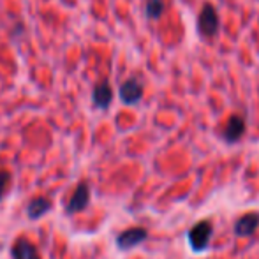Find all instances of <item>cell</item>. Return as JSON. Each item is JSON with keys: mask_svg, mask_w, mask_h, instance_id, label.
I'll return each instance as SVG.
<instances>
[{"mask_svg": "<svg viewBox=\"0 0 259 259\" xmlns=\"http://www.w3.org/2000/svg\"><path fill=\"white\" fill-rule=\"evenodd\" d=\"M90 203V185L89 182H79L76 185L74 192L71 194V198L65 203V213L67 215H74L83 211Z\"/></svg>", "mask_w": 259, "mask_h": 259, "instance_id": "1", "label": "cell"}, {"mask_svg": "<svg viewBox=\"0 0 259 259\" xmlns=\"http://www.w3.org/2000/svg\"><path fill=\"white\" fill-rule=\"evenodd\" d=\"M211 233H213V226L210 221H201L189 231V242H191L194 250H205L210 243Z\"/></svg>", "mask_w": 259, "mask_h": 259, "instance_id": "2", "label": "cell"}, {"mask_svg": "<svg viewBox=\"0 0 259 259\" xmlns=\"http://www.w3.org/2000/svg\"><path fill=\"white\" fill-rule=\"evenodd\" d=\"M147 238H148L147 229L136 226V228H129V229H125V231L120 233V235L116 236V245H118V249H122V250H131V249H134V247L140 245V243H143Z\"/></svg>", "mask_w": 259, "mask_h": 259, "instance_id": "3", "label": "cell"}, {"mask_svg": "<svg viewBox=\"0 0 259 259\" xmlns=\"http://www.w3.org/2000/svg\"><path fill=\"white\" fill-rule=\"evenodd\" d=\"M198 28L205 37H211L219 30V16L210 4H205L198 18Z\"/></svg>", "mask_w": 259, "mask_h": 259, "instance_id": "4", "label": "cell"}, {"mask_svg": "<svg viewBox=\"0 0 259 259\" xmlns=\"http://www.w3.org/2000/svg\"><path fill=\"white\" fill-rule=\"evenodd\" d=\"M11 257L13 259H41L39 249L32 243L27 236H20L11 247Z\"/></svg>", "mask_w": 259, "mask_h": 259, "instance_id": "5", "label": "cell"}, {"mask_svg": "<svg viewBox=\"0 0 259 259\" xmlns=\"http://www.w3.org/2000/svg\"><path fill=\"white\" fill-rule=\"evenodd\" d=\"M143 97V85L136 78H129L120 87V99L125 104H136Z\"/></svg>", "mask_w": 259, "mask_h": 259, "instance_id": "6", "label": "cell"}, {"mask_svg": "<svg viewBox=\"0 0 259 259\" xmlns=\"http://www.w3.org/2000/svg\"><path fill=\"white\" fill-rule=\"evenodd\" d=\"M52 208H53L52 199L46 198V196H35L27 205V217L30 221H37V219L45 217Z\"/></svg>", "mask_w": 259, "mask_h": 259, "instance_id": "7", "label": "cell"}, {"mask_svg": "<svg viewBox=\"0 0 259 259\" xmlns=\"http://www.w3.org/2000/svg\"><path fill=\"white\" fill-rule=\"evenodd\" d=\"M113 101V90H111V85H109V81H101L97 83L96 87H94L92 90V103L96 108L99 109H106L109 108V104H111Z\"/></svg>", "mask_w": 259, "mask_h": 259, "instance_id": "8", "label": "cell"}, {"mask_svg": "<svg viewBox=\"0 0 259 259\" xmlns=\"http://www.w3.org/2000/svg\"><path fill=\"white\" fill-rule=\"evenodd\" d=\"M259 226V213L257 211H249L242 215L235 224V233L238 236H250Z\"/></svg>", "mask_w": 259, "mask_h": 259, "instance_id": "9", "label": "cell"}, {"mask_svg": "<svg viewBox=\"0 0 259 259\" xmlns=\"http://www.w3.org/2000/svg\"><path fill=\"white\" fill-rule=\"evenodd\" d=\"M243 133H245V120H243V116L233 115L231 118L228 120V123H226V129H224L226 141H229V143H235V141H238L240 138L243 136Z\"/></svg>", "mask_w": 259, "mask_h": 259, "instance_id": "10", "label": "cell"}, {"mask_svg": "<svg viewBox=\"0 0 259 259\" xmlns=\"http://www.w3.org/2000/svg\"><path fill=\"white\" fill-rule=\"evenodd\" d=\"M164 13V0H148L147 2V16L150 20H157Z\"/></svg>", "mask_w": 259, "mask_h": 259, "instance_id": "11", "label": "cell"}, {"mask_svg": "<svg viewBox=\"0 0 259 259\" xmlns=\"http://www.w3.org/2000/svg\"><path fill=\"white\" fill-rule=\"evenodd\" d=\"M11 182H13V177L7 169H0V199L6 196L7 189H9Z\"/></svg>", "mask_w": 259, "mask_h": 259, "instance_id": "12", "label": "cell"}]
</instances>
